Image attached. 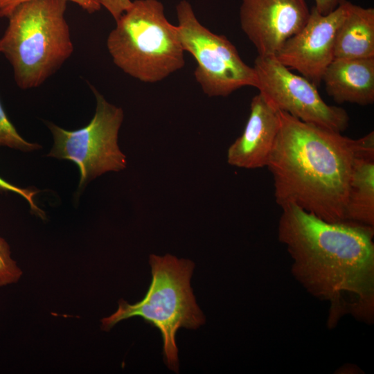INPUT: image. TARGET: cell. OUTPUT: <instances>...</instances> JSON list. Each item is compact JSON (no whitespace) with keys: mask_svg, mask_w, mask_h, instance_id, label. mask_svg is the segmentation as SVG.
Instances as JSON below:
<instances>
[{"mask_svg":"<svg viewBox=\"0 0 374 374\" xmlns=\"http://www.w3.org/2000/svg\"><path fill=\"white\" fill-rule=\"evenodd\" d=\"M278 236L292 259V272L317 298L328 302V327L350 314L374 316V227L330 222L290 204L281 206Z\"/></svg>","mask_w":374,"mask_h":374,"instance_id":"6da1fadb","label":"cell"},{"mask_svg":"<svg viewBox=\"0 0 374 374\" xmlns=\"http://www.w3.org/2000/svg\"><path fill=\"white\" fill-rule=\"evenodd\" d=\"M280 125L267 167L281 207L295 204L330 222H346L353 162L374 148V132L353 139L278 110Z\"/></svg>","mask_w":374,"mask_h":374,"instance_id":"7a4b0ae2","label":"cell"},{"mask_svg":"<svg viewBox=\"0 0 374 374\" xmlns=\"http://www.w3.org/2000/svg\"><path fill=\"white\" fill-rule=\"evenodd\" d=\"M67 1L31 0L7 17L1 53L11 64L17 85L38 87L56 73L73 52L65 18Z\"/></svg>","mask_w":374,"mask_h":374,"instance_id":"3957f363","label":"cell"},{"mask_svg":"<svg viewBox=\"0 0 374 374\" xmlns=\"http://www.w3.org/2000/svg\"><path fill=\"white\" fill-rule=\"evenodd\" d=\"M149 263L152 280L144 298L132 305L120 300L118 310L102 319V328L109 330L133 317L143 318L161 332L165 362L170 370L178 372L177 330L196 329L205 322L190 283L194 263L170 254H152Z\"/></svg>","mask_w":374,"mask_h":374,"instance_id":"277c9868","label":"cell"},{"mask_svg":"<svg viewBox=\"0 0 374 374\" xmlns=\"http://www.w3.org/2000/svg\"><path fill=\"white\" fill-rule=\"evenodd\" d=\"M107 47L116 66L141 82H159L185 64L177 26L158 0H134L116 20Z\"/></svg>","mask_w":374,"mask_h":374,"instance_id":"5b68a950","label":"cell"},{"mask_svg":"<svg viewBox=\"0 0 374 374\" xmlns=\"http://www.w3.org/2000/svg\"><path fill=\"white\" fill-rule=\"evenodd\" d=\"M176 12L181 46L196 61L195 77L206 95L225 97L243 87H258L255 69L241 59L224 35L199 22L188 1H181Z\"/></svg>","mask_w":374,"mask_h":374,"instance_id":"8992f818","label":"cell"},{"mask_svg":"<svg viewBox=\"0 0 374 374\" xmlns=\"http://www.w3.org/2000/svg\"><path fill=\"white\" fill-rule=\"evenodd\" d=\"M91 89L96 107L93 117L87 125L66 130L54 123H46L54 141L48 156L69 160L77 165L79 188L103 173L121 171L127 166L126 157L118 145L123 111L109 103L93 86Z\"/></svg>","mask_w":374,"mask_h":374,"instance_id":"52a82bcc","label":"cell"},{"mask_svg":"<svg viewBox=\"0 0 374 374\" xmlns=\"http://www.w3.org/2000/svg\"><path fill=\"white\" fill-rule=\"evenodd\" d=\"M253 68L259 93L278 110L341 133L348 127L349 116L344 109L328 105L315 85L292 73L274 55H258Z\"/></svg>","mask_w":374,"mask_h":374,"instance_id":"ba28073f","label":"cell"},{"mask_svg":"<svg viewBox=\"0 0 374 374\" xmlns=\"http://www.w3.org/2000/svg\"><path fill=\"white\" fill-rule=\"evenodd\" d=\"M350 3L345 1L327 15L319 13L313 7L304 26L285 42L274 55L276 58L318 87L326 69L335 59L336 33Z\"/></svg>","mask_w":374,"mask_h":374,"instance_id":"9c48e42d","label":"cell"},{"mask_svg":"<svg viewBox=\"0 0 374 374\" xmlns=\"http://www.w3.org/2000/svg\"><path fill=\"white\" fill-rule=\"evenodd\" d=\"M310 13L305 0H242L240 26L258 55H275Z\"/></svg>","mask_w":374,"mask_h":374,"instance_id":"30bf717a","label":"cell"},{"mask_svg":"<svg viewBox=\"0 0 374 374\" xmlns=\"http://www.w3.org/2000/svg\"><path fill=\"white\" fill-rule=\"evenodd\" d=\"M279 125L278 110L262 93L253 96L243 132L227 150L228 163L247 169L266 166Z\"/></svg>","mask_w":374,"mask_h":374,"instance_id":"8fae6325","label":"cell"},{"mask_svg":"<svg viewBox=\"0 0 374 374\" xmlns=\"http://www.w3.org/2000/svg\"><path fill=\"white\" fill-rule=\"evenodd\" d=\"M328 94L338 103L374 102V57L335 58L323 75Z\"/></svg>","mask_w":374,"mask_h":374,"instance_id":"7c38bea8","label":"cell"},{"mask_svg":"<svg viewBox=\"0 0 374 374\" xmlns=\"http://www.w3.org/2000/svg\"><path fill=\"white\" fill-rule=\"evenodd\" d=\"M335 58L374 57V9L350 3L335 35Z\"/></svg>","mask_w":374,"mask_h":374,"instance_id":"4fadbf2b","label":"cell"},{"mask_svg":"<svg viewBox=\"0 0 374 374\" xmlns=\"http://www.w3.org/2000/svg\"><path fill=\"white\" fill-rule=\"evenodd\" d=\"M345 220L374 227V149L361 152L355 158Z\"/></svg>","mask_w":374,"mask_h":374,"instance_id":"5bb4252c","label":"cell"},{"mask_svg":"<svg viewBox=\"0 0 374 374\" xmlns=\"http://www.w3.org/2000/svg\"><path fill=\"white\" fill-rule=\"evenodd\" d=\"M1 53V48H0ZM0 145H6L23 151L37 150L41 146L24 140L10 121L0 101Z\"/></svg>","mask_w":374,"mask_h":374,"instance_id":"9a60e30c","label":"cell"},{"mask_svg":"<svg viewBox=\"0 0 374 374\" xmlns=\"http://www.w3.org/2000/svg\"><path fill=\"white\" fill-rule=\"evenodd\" d=\"M21 275V269L10 258L8 243L0 237V286L16 283Z\"/></svg>","mask_w":374,"mask_h":374,"instance_id":"2e32d148","label":"cell"},{"mask_svg":"<svg viewBox=\"0 0 374 374\" xmlns=\"http://www.w3.org/2000/svg\"><path fill=\"white\" fill-rule=\"evenodd\" d=\"M31 0H0V17H8L22 3ZM78 4L89 14L98 11L101 6L97 0H66Z\"/></svg>","mask_w":374,"mask_h":374,"instance_id":"e0dca14e","label":"cell"},{"mask_svg":"<svg viewBox=\"0 0 374 374\" xmlns=\"http://www.w3.org/2000/svg\"><path fill=\"white\" fill-rule=\"evenodd\" d=\"M0 189L3 190H9L13 193H17L22 196L29 203L30 208L35 213L38 214L41 217H44V213L37 207L35 204L33 200V197L35 194L37 193V191L30 189V188H21L17 186H15L6 180L0 177Z\"/></svg>","mask_w":374,"mask_h":374,"instance_id":"ac0fdd59","label":"cell"},{"mask_svg":"<svg viewBox=\"0 0 374 374\" xmlns=\"http://www.w3.org/2000/svg\"><path fill=\"white\" fill-rule=\"evenodd\" d=\"M117 20L131 6V0H97Z\"/></svg>","mask_w":374,"mask_h":374,"instance_id":"d6986e66","label":"cell"},{"mask_svg":"<svg viewBox=\"0 0 374 374\" xmlns=\"http://www.w3.org/2000/svg\"><path fill=\"white\" fill-rule=\"evenodd\" d=\"M316 10L322 15H327L346 0H314Z\"/></svg>","mask_w":374,"mask_h":374,"instance_id":"ffe728a7","label":"cell"}]
</instances>
